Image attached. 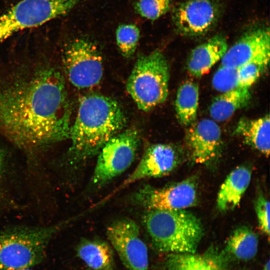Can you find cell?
Listing matches in <instances>:
<instances>
[{"instance_id":"obj_1","label":"cell","mask_w":270,"mask_h":270,"mask_svg":"<svg viewBox=\"0 0 270 270\" xmlns=\"http://www.w3.org/2000/svg\"><path fill=\"white\" fill-rule=\"evenodd\" d=\"M71 114L64 78L54 67L0 86V131L26 150L68 138Z\"/></svg>"},{"instance_id":"obj_2","label":"cell","mask_w":270,"mask_h":270,"mask_svg":"<svg viewBox=\"0 0 270 270\" xmlns=\"http://www.w3.org/2000/svg\"><path fill=\"white\" fill-rule=\"evenodd\" d=\"M126 122L124 112L115 100L97 94L82 96L70 128V162L75 164L98 154Z\"/></svg>"},{"instance_id":"obj_3","label":"cell","mask_w":270,"mask_h":270,"mask_svg":"<svg viewBox=\"0 0 270 270\" xmlns=\"http://www.w3.org/2000/svg\"><path fill=\"white\" fill-rule=\"evenodd\" d=\"M143 223L160 252L194 253L203 234L200 220L186 210H147Z\"/></svg>"},{"instance_id":"obj_4","label":"cell","mask_w":270,"mask_h":270,"mask_svg":"<svg viewBox=\"0 0 270 270\" xmlns=\"http://www.w3.org/2000/svg\"><path fill=\"white\" fill-rule=\"evenodd\" d=\"M63 224L16 226L0 230V270L30 268L41 263L50 240Z\"/></svg>"},{"instance_id":"obj_5","label":"cell","mask_w":270,"mask_h":270,"mask_svg":"<svg viewBox=\"0 0 270 270\" xmlns=\"http://www.w3.org/2000/svg\"><path fill=\"white\" fill-rule=\"evenodd\" d=\"M169 66L159 50L140 56L127 80L126 89L138 108L148 112L163 103L168 94Z\"/></svg>"},{"instance_id":"obj_6","label":"cell","mask_w":270,"mask_h":270,"mask_svg":"<svg viewBox=\"0 0 270 270\" xmlns=\"http://www.w3.org/2000/svg\"><path fill=\"white\" fill-rule=\"evenodd\" d=\"M86 0H22L0 16V44L15 33L66 14Z\"/></svg>"},{"instance_id":"obj_7","label":"cell","mask_w":270,"mask_h":270,"mask_svg":"<svg viewBox=\"0 0 270 270\" xmlns=\"http://www.w3.org/2000/svg\"><path fill=\"white\" fill-rule=\"evenodd\" d=\"M62 61L66 75L75 87L89 88L100 82L102 57L97 46L89 39L78 37L68 42L62 50Z\"/></svg>"},{"instance_id":"obj_8","label":"cell","mask_w":270,"mask_h":270,"mask_svg":"<svg viewBox=\"0 0 270 270\" xmlns=\"http://www.w3.org/2000/svg\"><path fill=\"white\" fill-rule=\"evenodd\" d=\"M140 144L139 132L134 128L112 138L98 153L93 184L102 186L127 170L134 160Z\"/></svg>"},{"instance_id":"obj_9","label":"cell","mask_w":270,"mask_h":270,"mask_svg":"<svg viewBox=\"0 0 270 270\" xmlns=\"http://www.w3.org/2000/svg\"><path fill=\"white\" fill-rule=\"evenodd\" d=\"M222 0H186L172 8L176 32L186 37L204 36L216 24L223 8Z\"/></svg>"},{"instance_id":"obj_10","label":"cell","mask_w":270,"mask_h":270,"mask_svg":"<svg viewBox=\"0 0 270 270\" xmlns=\"http://www.w3.org/2000/svg\"><path fill=\"white\" fill-rule=\"evenodd\" d=\"M106 234L127 270H148L147 247L134 220H116L107 228Z\"/></svg>"},{"instance_id":"obj_11","label":"cell","mask_w":270,"mask_h":270,"mask_svg":"<svg viewBox=\"0 0 270 270\" xmlns=\"http://www.w3.org/2000/svg\"><path fill=\"white\" fill-rule=\"evenodd\" d=\"M136 202L146 209L178 210L195 206L198 201L194 176L162 188L146 186L135 194Z\"/></svg>"},{"instance_id":"obj_12","label":"cell","mask_w":270,"mask_h":270,"mask_svg":"<svg viewBox=\"0 0 270 270\" xmlns=\"http://www.w3.org/2000/svg\"><path fill=\"white\" fill-rule=\"evenodd\" d=\"M270 52L269 28H254L246 32L227 50L221 60V65L238 68L251 62H269Z\"/></svg>"},{"instance_id":"obj_13","label":"cell","mask_w":270,"mask_h":270,"mask_svg":"<svg viewBox=\"0 0 270 270\" xmlns=\"http://www.w3.org/2000/svg\"><path fill=\"white\" fill-rule=\"evenodd\" d=\"M186 136V144L194 162L209 164L220 156L221 130L214 120L205 118L194 122L190 126Z\"/></svg>"},{"instance_id":"obj_14","label":"cell","mask_w":270,"mask_h":270,"mask_svg":"<svg viewBox=\"0 0 270 270\" xmlns=\"http://www.w3.org/2000/svg\"><path fill=\"white\" fill-rule=\"evenodd\" d=\"M178 158L171 146L156 144L150 146L138 165L125 180L122 187L146 178H158L171 172L178 165Z\"/></svg>"},{"instance_id":"obj_15","label":"cell","mask_w":270,"mask_h":270,"mask_svg":"<svg viewBox=\"0 0 270 270\" xmlns=\"http://www.w3.org/2000/svg\"><path fill=\"white\" fill-rule=\"evenodd\" d=\"M228 49L226 37L215 35L192 50L186 63L188 72L194 76H202L222 60Z\"/></svg>"},{"instance_id":"obj_16","label":"cell","mask_w":270,"mask_h":270,"mask_svg":"<svg viewBox=\"0 0 270 270\" xmlns=\"http://www.w3.org/2000/svg\"><path fill=\"white\" fill-rule=\"evenodd\" d=\"M252 172L246 166L234 170L222 184L218 195L217 207L221 211L234 208L240 202L251 179Z\"/></svg>"},{"instance_id":"obj_17","label":"cell","mask_w":270,"mask_h":270,"mask_svg":"<svg viewBox=\"0 0 270 270\" xmlns=\"http://www.w3.org/2000/svg\"><path fill=\"white\" fill-rule=\"evenodd\" d=\"M234 134L242 138L244 142L268 156L270 148V119L268 114L256 118H241Z\"/></svg>"},{"instance_id":"obj_18","label":"cell","mask_w":270,"mask_h":270,"mask_svg":"<svg viewBox=\"0 0 270 270\" xmlns=\"http://www.w3.org/2000/svg\"><path fill=\"white\" fill-rule=\"evenodd\" d=\"M76 254L92 270H114L112 250L104 240L83 239L77 246Z\"/></svg>"},{"instance_id":"obj_19","label":"cell","mask_w":270,"mask_h":270,"mask_svg":"<svg viewBox=\"0 0 270 270\" xmlns=\"http://www.w3.org/2000/svg\"><path fill=\"white\" fill-rule=\"evenodd\" d=\"M250 98L248 88L238 87L223 92L214 99L210 108V114L214 120H226L237 110L246 106Z\"/></svg>"},{"instance_id":"obj_20","label":"cell","mask_w":270,"mask_h":270,"mask_svg":"<svg viewBox=\"0 0 270 270\" xmlns=\"http://www.w3.org/2000/svg\"><path fill=\"white\" fill-rule=\"evenodd\" d=\"M199 88L192 82L187 81L179 87L175 101V110L179 122L188 126L196 120L198 106Z\"/></svg>"},{"instance_id":"obj_21","label":"cell","mask_w":270,"mask_h":270,"mask_svg":"<svg viewBox=\"0 0 270 270\" xmlns=\"http://www.w3.org/2000/svg\"><path fill=\"white\" fill-rule=\"evenodd\" d=\"M166 270H226L222 262L211 254L172 253L167 258Z\"/></svg>"},{"instance_id":"obj_22","label":"cell","mask_w":270,"mask_h":270,"mask_svg":"<svg viewBox=\"0 0 270 270\" xmlns=\"http://www.w3.org/2000/svg\"><path fill=\"white\" fill-rule=\"evenodd\" d=\"M258 238L250 228L242 226L230 236L226 244L227 250L238 259L250 260L258 251Z\"/></svg>"},{"instance_id":"obj_23","label":"cell","mask_w":270,"mask_h":270,"mask_svg":"<svg viewBox=\"0 0 270 270\" xmlns=\"http://www.w3.org/2000/svg\"><path fill=\"white\" fill-rule=\"evenodd\" d=\"M140 30L134 24H122L116 30V40L118 49L122 56L132 57L134 54L140 38Z\"/></svg>"},{"instance_id":"obj_24","label":"cell","mask_w":270,"mask_h":270,"mask_svg":"<svg viewBox=\"0 0 270 270\" xmlns=\"http://www.w3.org/2000/svg\"><path fill=\"white\" fill-rule=\"evenodd\" d=\"M172 0H138L134 4L135 12L141 17L155 20L169 12Z\"/></svg>"},{"instance_id":"obj_25","label":"cell","mask_w":270,"mask_h":270,"mask_svg":"<svg viewBox=\"0 0 270 270\" xmlns=\"http://www.w3.org/2000/svg\"><path fill=\"white\" fill-rule=\"evenodd\" d=\"M212 85L222 92L238 88V68L221 65L214 75Z\"/></svg>"},{"instance_id":"obj_26","label":"cell","mask_w":270,"mask_h":270,"mask_svg":"<svg viewBox=\"0 0 270 270\" xmlns=\"http://www.w3.org/2000/svg\"><path fill=\"white\" fill-rule=\"evenodd\" d=\"M268 63L262 61L251 62L238 68L239 87L249 88L256 81Z\"/></svg>"},{"instance_id":"obj_27","label":"cell","mask_w":270,"mask_h":270,"mask_svg":"<svg viewBox=\"0 0 270 270\" xmlns=\"http://www.w3.org/2000/svg\"><path fill=\"white\" fill-rule=\"evenodd\" d=\"M255 210L260 229L269 237L270 202L262 194H260L256 200Z\"/></svg>"},{"instance_id":"obj_28","label":"cell","mask_w":270,"mask_h":270,"mask_svg":"<svg viewBox=\"0 0 270 270\" xmlns=\"http://www.w3.org/2000/svg\"><path fill=\"white\" fill-rule=\"evenodd\" d=\"M2 161H3L2 154L1 150H0V176L1 172L2 170Z\"/></svg>"},{"instance_id":"obj_29","label":"cell","mask_w":270,"mask_h":270,"mask_svg":"<svg viewBox=\"0 0 270 270\" xmlns=\"http://www.w3.org/2000/svg\"><path fill=\"white\" fill-rule=\"evenodd\" d=\"M262 270H270V261L268 260Z\"/></svg>"},{"instance_id":"obj_30","label":"cell","mask_w":270,"mask_h":270,"mask_svg":"<svg viewBox=\"0 0 270 270\" xmlns=\"http://www.w3.org/2000/svg\"><path fill=\"white\" fill-rule=\"evenodd\" d=\"M18 270H31L29 268H21V269Z\"/></svg>"},{"instance_id":"obj_31","label":"cell","mask_w":270,"mask_h":270,"mask_svg":"<svg viewBox=\"0 0 270 270\" xmlns=\"http://www.w3.org/2000/svg\"><path fill=\"white\" fill-rule=\"evenodd\" d=\"M86 270H92V269H90V268H88V269H86Z\"/></svg>"}]
</instances>
